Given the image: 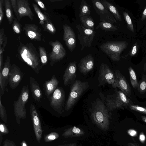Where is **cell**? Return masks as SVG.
<instances>
[{
    "label": "cell",
    "instance_id": "ee69618b",
    "mask_svg": "<svg viewBox=\"0 0 146 146\" xmlns=\"http://www.w3.org/2000/svg\"><path fill=\"white\" fill-rule=\"evenodd\" d=\"M0 130L1 132L4 133H8L7 128L3 124H1L0 125Z\"/></svg>",
    "mask_w": 146,
    "mask_h": 146
},
{
    "label": "cell",
    "instance_id": "7402d4cb",
    "mask_svg": "<svg viewBox=\"0 0 146 146\" xmlns=\"http://www.w3.org/2000/svg\"><path fill=\"white\" fill-rule=\"evenodd\" d=\"M59 83L58 81L54 75L50 80L45 82L43 86L47 97L53 94L57 88Z\"/></svg>",
    "mask_w": 146,
    "mask_h": 146
},
{
    "label": "cell",
    "instance_id": "e575fe53",
    "mask_svg": "<svg viewBox=\"0 0 146 146\" xmlns=\"http://www.w3.org/2000/svg\"><path fill=\"white\" fill-rule=\"evenodd\" d=\"M12 27L14 31L16 33L19 34L21 33V26L17 18L15 17L13 22Z\"/></svg>",
    "mask_w": 146,
    "mask_h": 146
},
{
    "label": "cell",
    "instance_id": "f1b7e54d",
    "mask_svg": "<svg viewBox=\"0 0 146 146\" xmlns=\"http://www.w3.org/2000/svg\"><path fill=\"white\" fill-rule=\"evenodd\" d=\"M128 70L131 85L134 89H137L138 87V82L135 71L131 66L129 68Z\"/></svg>",
    "mask_w": 146,
    "mask_h": 146
},
{
    "label": "cell",
    "instance_id": "d6a6232c",
    "mask_svg": "<svg viewBox=\"0 0 146 146\" xmlns=\"http://www.w3.org/2000/svg\"><path fill=\"white\" fill-rule=\"evenodd\" d=\"M42 27L45 31H47L51 34L54 35L56 32V29L50 19L45 22Z\"/></svg>",
    "mask_w": 146,
    "mask_h": 146
},
{
    "label": "cell",
    "instance_id": "4fadbf2b",
    "mask_svg": "<svg viewBox=\"0 0 146 146\" xmlns=\"http://www.w3.org/2000/svg\"><path fill=\"white\" fill-rule=\"evenodd\" d=\"M23 77V74L19 67L15 64H12L9 73L8 82L10 88L12 90L16 88Z\"/></svg>",
    "mask_w": 146,
    "mask_h": 146
},
{
    "label": "cell",
    "instance_id": "cb8c5ba5",
    "mask_svg": "<svg viewBox=\"0 0 146 146\" xmlns=\"http://www.w3.org/2000/svg\"><path fill=\"white\" fill-rule=\"evenodd\" d=\"M82 25L85 28L94 31L95 22L90 15L84 16L80 17Z\"/></svg>",
    "mask_w": 146,
    "mask_h": 146
},
{
    "label": "cell",
    "instance_id": "bcb514c9",
    "mask_svg": "<svg viewBox=\"0 0 146 146\" xmlns=\"http://www.w3.org/2000/svg\"><path fill=\"white\" fill-rule=\"evenodd\" d=\"M146 18V7L144 9L141 16L142 21H144Z\"/></svg>",
    "mask_w": 146,
    "mask_h": 146
},
{
    "label": "cell",
    "instance_id": "484cf974",
    "mask_svg": "<svg viewBox=\"0 0 146 146\" xmlns=\"http://www.w3.org/2000/svg\"><path fill=\"white\" fill-rule=\"evenodd\" d=\"M101 29L105 32H114L117 29V26L113 24L105 21H102L99 23L96 27L97 30Z\"/></svg>",
    "mask_w": 146,
    "mask_h": 146
},
{
    "label": "cell",
    "instance_id": "9a60e30c",
    "mask_svg": "<svg viewBox=\"0 0 146 146\" xmlns=\"http://www.w3.org/2000/svg\"><path fill=\"white\" fill-rule=\"evenodd\" d=\"M30 111L36 138L39 142L41 138L42 134L41 123L39 115L35 106L33 104H31Z\"/></svg>",
    "mask_w": 146,
    "mask_h": 146
},
{
    "label": "cell",
    "instance_id": "7dc6e473",
    "mask_svg": "<svg viewBox=\"0 0 146 146\" xmlns=\"http://www.w3.org/2000/svg\"><path fill=\"white\" fill-rule=\"evenodd\" d=\"M72 131L75 133H79L80 131L79 128L76 127H74V128L72 129Z\"/></svg>",
    "mask_w": 146,
    "mask_h": 146
},
{
    "label": "cell",
    "instance_id": "f546056e",
    "mask_svg": "<svg viewBox=\"0 0 146 146\" xmlns=\"http://www.w3.org/2000/svg\"><path fill=\"white\" fill-rule=\"evenodd\" d=\"M106 104L108 111H111L119 109L117 103L115 99L107 98L106 100Z\"/></svg>",
    "mask_w": 146,
    "mask_h": 146
},
{
    "label": "cell",
    "instance_id": "8992f818",
    "mask_svg": "<svg viewBox=\"0 0 146 146\" xmlns=\"http://www.w3.org/2000/svg\"><path fill=\"white\" fill-rule=\"evenodd\" d=\"M76 27L78 38L82 46L80 50L82 51L85 48L91 46L96 33L93 30L85 28L82 24H77Z\"/></svg>",
    "mask_w": 146,
    "mask_h": 146
},
{
    "label": "cell",
    "instance_id": "7bdbcfd3",
    "mask_svg": "<svg viewBox=\"0 0 146 146\" xmlns=\"http://www.w3.org/2000/svg\"><path fill=\"white\" fill-rule=\"evenodd\" d=\"M34 1L41 8L44 10L46 11V8L43 3L40 0H35Z\"/></svg>",
    "mask_w": 146,
    "mask_h": 146
},
{
    "label": "cell",
    "instance_id": "2e32d148",
    "mask_svg": "<svg viewBox=\"0 0 146 146\" xmlns=\"http://www.w3.org/2000/svg\"><path fill=\"white\" fill-rule=\"evenodd\" d=\"M76 62H70L66 68L63 76L64 84L68 86L74 81L76 77Z\"/></svg>",
    "mask_w": 146,
    "mask_h": 146
},
{
    "label": "cell",
    "instance_id": "e0dca14e",
    "mask_svg": "<svg viewBox=\"0 0 146 146\" xmlns=\"http://www.w3.org/2000/svg\"><path fill=\"white\" fill-rule=\"evenodd\" d=\"M94 66V60L93 56L89 54L82 58L78 64L81 73L85 75L92 70Z\"/></svg>",
    "mask_w": 146,
    "mask_h": 146
},
{
    "label": "cell",
    "instance_id": "c3c4849f",
    "mask_svg": "<svg viewBox=\"0 0 146 146\" xmlns=\"http://www.w3.org/2000/svg\"><path fill=\"white\" fill-rule=\"evenodd\" d=\"M139 139L141 142H143L145 139V137L143 134H141L139 136Z\"/></svg>",
    "mask_w": 146,
    "mask_h": 146
},
{
    "label": "cell",
    "instance_id": "f5cc1de1",
    "mask_svg": "<svg viewBox=\"0 0 146 146\" xmlns=\"http://www.w3.org/2000/svg\"><path fill=\"white\" fill-rule=\"evenodd\" d=\"M143 69L144 71L146 72V62L144 64Z\"/></svg>",
    "mask_w": 146,
    "mask_h": 146
},
{
    "label": "cell",
    "instance_id": "d6986e66",
    "mask_svg": "<svg viewBox=\"0 0 146 146\" xmlns=\"http://www.w3.org/2000/svg\"><path fill=\"white\" fill-rule=\"evenodd\" d=\"M26 35L31 40H42V34L40 28L34 24H26L23 28Z\"/></svg>",
    "mask_w": 146,
    "mask_h": 146
},
{
    "label": "cell",
    "instance_id": "277c9868",
    "mask_svg": "<svg viewBox=\"0 0 146 146\" xmlns=\"http://www.w3.org/2000/svg\"><path fill=\"white\" fill-rule=\"evenodd\" d=\"M87 82L76 80L70 87V93L66 102L64 110L68 111L74 105L82 94L88 88Z\"/></svg>",
    "mask_w": 146,
    "mask_h": 146
},
{
    "label": "cell",
    "instance_id": "44dd1931",
    "mask_svg": "<svg viewBox=\"0 0 146 146\" xmlns=\"http://www.w3.org/2000/svg\"><path fill=\"white\" fill-rule=\"evenodd\" d=\"M115 99L118 104L119 109H124L133 104V102L121 90L117 92Z\"/></svg>",
    "mask_w": 146,
    "mask_h": 146
},
{
    "label": "cell",
    "instance_id": "8d00e7d4",
    "mask_svg": "<svg viewBox=\"0 0 146 146\" xmlns=\"http://www.w3.org/2000/svg\"><path fill=\"white\" fill-rule=\"evenodd\" d=\"M138 49V44L137 42L135 43L132 46L131 50L129 53L126 55L122 56L123 58H126L129 56H133L135 55L137 53Z\"/></svg>",
    "mask_w": 146,
    "mask_h": 146
},
{
    "label": "cell",
    "instance_id": "3957f363",
    "mask_svg": "<svg viewBox=\"0 0 146 146\" xmlns=\"http://www.w3.org/2000/svg\"><path fill=\"white\" fill-rule=\"evenodd\" d=\"M29 96V90L28 85L23 86L17 100L14 101L13 107L14 113L17 122L19 123L21 119L26 116V104Z\"/></svg>",
    "mask_w": 146,
    "mask_h": 146
},
{
    "label": "cell",
    "instance_id": "83f0119b",
    "mask_svg": "<svg viewBox=\"0 0 146 146\" xmlns=\"http://www.w3.org/2000/svg\"><path fill=\"white\" fill-rule=\"evenodd\" d=\"M32 5L35 12L40 19L39 23L43 27L45 24V22L49 19L48 16L42 13L36 4L33 3Z\"/></svg>",
    "mask_w": 146,
    "mask_h": 146
},
{
    "label": "cell",
    "instance_id": "f6af8a7d",
    "mask_svg": "<svg viewBox=\"0 0 146 146\" xmlns=\"http://www.w3.org/2000/svg\"><path fill=\"white\" fill-rule=\"evenodd\" d=\"M128 134L131 136L134 137L136 136L137 134V132L136 131L132 129H130L128 131Z\"/></svg>",
    "mask_w": 146,
    "mask_h": 146
},
{
    "label": "cell",
    "instance_id": "603a6c76",
    "mask_svg": "<svg viewBox=\"0 0 146 146\" xmlns=\"http://www.w3.org/2000/svg\"><path fill=\"white\" fill-rule=\"evenodd\" d=\"M102 4L111 13L115 19L119 21H122L119 12L116 8L111 3L106 0H100Z\"/></svg>",
    "mask_w": 146,
    "mask_h": 146
},
{
    "label": "cell",
    "instance_id": "7a4b0ae2",
    "mask_svg": "<svg viewBox=\"0 0 146 146\" xmlns=\"http://www.w3.org/2000/svg\"><path fill=\"white\" fill-rule=\"evenodd\" d=\"M128 43L125 41H108L99 46L101 50L113 61H120L121 53L126 48Z\"/></svg>",
    "mask_w": 146,
    "mask_h": 146
},
{
    "label": "cell",
    "instance_id": "f35d334b",
    "mask_svg": "<svg viewBox=\"0 0 146 146\" xmlns=\"http://www.w3.org/2000/svg\"><path fill=\"white\" fill-rule=\"evenodd\" d=\"M10 1L12 9L16 16V18L18 21H19L20 20V19L19 17V13L17 10V0H10Z\"/></svg>",
    "mask_w": 146,
    "mask_h": 146
},
{
    "label": "cell",
    "instance_id": "d4e9b609",
    "mask_svg": "<svg viewBox=\"0 0 146 146\" xmlns=\"http://www.w3.org/2000/svg\"><path fill=\"white\" fill-rule=\"evenodd\" d=\"M91 6L84 0H82L79 7V17L90 15Z\"/></svg>",
    "mask_w": 146,
    "mask_h": 146
},
{
    "label": "cell",
    "instance_id": "f907efd6",
    "mask_svg": "<svg viewBox=\"0 0 146 146\" xmlns=\"http://www.w3.org/2000/svg\"><path fill=\"white\" fill-rule=\"evenodd\" d=\"M22 146H27V145L25 141H23L21 143Z\"/></svg>",
    "mask_w": 146,
    "mask_h": 146
},
{
    "label": "cell",
    "instance_id": "4dcf8cb0",
    "mask_svg": "<svg viewBox=\"0 0 146 146\" xmlns=\"http://www.w3.org/2000/svg\"><path fill=\"white\" fill-rule=\"evenodd\" d=\"M137 90L141 94H143L146 92V75L142 74L141 79L138 82Z\"/></svg>",
    "mask_w": 146,
    "mask_h": 146
},
{
    "label": "cell",
    "instance_id": "ffe728a7",
    "mask_svg": "<svg viewBox=\"0 0 146 146\" xmlns=\"http://www.w3.org/2000/svg\"><path fill=\"white\" fill-rule=\"evenodd\" d=\"M29 79L30 89L32 96L36 101L39 102L42 95L39 84L33 77L30 76Z\"/></svg>",
    "mask_w": 146,
    "mask_h": 146
},
{
    "label": "cell",
    "instance_id": "ba28073f",
    "mask_svg": "<svg viewBox=\"0 0 146 146\" xmlns=\"http://www.w3.org/2000/svg\"><path fill=\"white\" fill-rule=\"evenodd\" d=\"M48 44L52 47V51L49 54V58L50 64L53 66L66 56V52L62 44L58 40L50 41Z\"/></svg>",
    "mask_w": 146,
    "mask_h": 146
},
{
    "label": "cell",
    "instance_id": "b9f144b4",
    "mask_svg": "<svg viewBox=\"0 0 146 146\" xmlns=\"http://www.w3.org/2000/svg\"><path fill=\"white\" fill-rule=\"evenodd\" d=\"M6 36L4 33V28H3L0 30V48L1 47L3 44Z\"/></svg>",
    "mask_w": 146,
    "mask_h": 146
},
{
    "label": "cell",
    "instance_id": "74e56055",
    "mask_svg": "<svg viewBox=\"0 0 146 146\" xmlns=\"http://www.w3.org/2000/svg\"><path fill=\"white\" fill-rule=\"evenodd\" d=\"M128 107L132 110L146 114V108L133 104L130 105Z\"/></svg>",
    "mask_w": 146,
    "mask_h": 146
},
{
    "label": "cell",
    "instance_id": "816d5d0a",
    "mask_svg": "<svg viewBox=\"0 0 146 146\" xmlns=\"http://www.w3.org/2000/svg\"><path fill=\"white\" fill-rule=\"evenodd\" d=\"M129 146H137L132 143H129L128 144Z\"/></svg>",
    "mask_w": 146,
    "mask_h": 146
},
{
    "label": "cell",
    "instance_id": "d590c367",
    "mask_svg": "<svg viewBox=\"0 0 146 146\" xmlns=\"http://www.w3.org/2000/svg\"><path fill=\"white\" fill-rule=\"evenodd\" d=\"M1 95H0V115L1 119L6 122L7 120V114L5 108L1 103Z\"/></svg>",
    "mask_w": 146,
    "mask_h": 146
},
{
    "label": "cell",
    "instance_id": "52a82bcc",
    "mask_svg": "<svg viewBox=\"0 0 146 146\" xmlns=\"http://www.w3.org/2000/svg\"><path fill=\"white\" fill-rule=\"evenodd\" d=\"M98 80L99 86L108 83L111 85L113 88H117L115 72L110 68L106 64L101 63L99 70Z\"/></svg>",
    "mask_w": 146,
    "mask_h": 146
},
{
    "label": "cell",
    "instance_id": "ab89813d",
    "mask_svg": "<svg viewBox=\"0 0 146 146\" xmlns=\"http://www.w3.org/2000/svg\"><path fill=\"white\" fill-rule=\"evenodd\" d=\"M58 137V134L56 133H52L47 135L45 138L46 142H49L54 140Z\"/></svg>",
    "mask_w": 146,
    "mask_h": 146
},
{
    "label": "cell",
    "instance_id": "4316f807",
    "mask_svg": "<svg viewBox=\"0 0 146 146\" xmlns=\"http://www.w3.org/2000/svg\"><path fill=\"white\" fill-rule=\"evenodd\" d=\"M4 5L6 17L9 24H11L15 18L10 1L5 0Z\"/></svg>",
    "mask_w": 146,
    "mask_h": 146
},
{
    "label": "cell",
    "instance_id": "6da1fadb",
    "mask_svg": "<svg viewBox=\"0 0 146 146\" xmlns=\"http://www.w3.org/2000/svg\"><path fill=\"white\" fill-rule=\"evenodd\" d=\"M17 51V57L30 66L36 73L40 72L42 66L39 54L32 43L25 44L20 41Z\"/></svg>",
    "mask_w": 146,
    "mask_h": 146
},
{
    "label": "cell",
    "instance_id": "8fae6325",
    "mask_svg": "<svg viewBox=\"0 0 146 146\" xmlns=\"http://www.w3.org/2000/svg\"><path fill=\"white\" fill-rule=\"evenodd\" d=\"M11 66L10 57L8 55L4 64L3 68L0 71V95L2 96L4 94L5 90H7L6 87L8 83L9 73Z\"/></svg>",
    "mask_w": 146,
    "mask_h": 146
},
{
    "label": "cell",
    "instance_id": "30bf717a",
    "mask_svg": "<svg viewBox=\"0 0 146 146\" xmlns=\"http://www.w3.org/2000/svg\"><path fill=\"white\" fill-rule=\"evenodd\" d=\"M91 1L94 10L99 16L101 22L105 21L112 24L117 23L116 20L100 0H92Z\"/></svg>",
    "mask_w": 146,
    "mask_h": 146
},
{
    "label": "cell",
    "instance_id": "5bb4252c",
    "mask_svg": "<svg viewBox=\"0 0 146 146\" xmlns=\"http://www.w3.org/2000/svg\"><path fill=\"white\" fill-rule=\"evenodd\" d=\"M114 72L116 87L119 88L128 97H130L131 87L125 78L118 70H116Z\"/></svg>",
    "mask_w": 146,
    "mask_h": 146
},
{
    "label": "cell",
    "instance_id": "ac0fdd59",
    "mask_svg": "<svg viewBox=\"0 0 146 146\" xmlns=\"http://www.w3.org/2000/svg\"><path fill=\"white\" fill-rule=\"evenodd\" d=\"M17 10L20 19L24 17H28L33 21L34 14L31 8L30 4L27 0H17Z\"/></svg>",
    "mask_w": 146,
    "mask_h": 146
},
{
    "label": "cell",
    "instance_id": "5b68a950",
    "mask_svg": "<svg viewBox=\"0 0 146 146\" xmlns=\"http://www.w3.org/2000/svg\"><path fill=\"white\" fill-rule=\"evenodd\" d=\"M91 116L94 121L100 125L105 126L108 123V110L100 101H96L95 103L91 113Z\"/></svg>",
    "mask_w": 146,
    "mask_h": 146
},
{
    "label": "cell",
    "instance_id": "7c38bea8",
    "mask_svg": "<svg viewBox=\"0 0 146 146\" xmlns=\"http://www.w3.org/2000/svg\"><path fill=\"white\" fill-rule=\"evenodd\" d=\"M63 39L68 49L72 52L76 47V40L75 32L70 26L64 24Z\"/></svg>",
    "mask_w": 146,
    "mask_h": 146
},
{
    "label": "cell",
    "instance_id": "11a10c76",
    "mask_svg": "<svg viewBox=\"0 0 146 146\" xmlns=\"http://www.w3.org/2000/svg\"><path fill=\"white\" fill-rule=\"evenodd\" d=\"M7 144H6V145L5 144V146H7Z\"/></svg>",
    "mask_w": 146,
    "mask_h": 146
},
{
    "label": "cell",
    "instance_id": "db71d44e",
    "mask_svg": "<svg viewBox=\"0 0 146 146\" xmlns=\"http://www.w3.org/2000/svg\"><path fill=\"white\" fill-rule=\"evenodd\" d=\"M62 0H50V1L51 2H55V1H62Z\"/></svg>",
    "mask_w": 146,
    "mask_h": 146
},
{
    "label": "cell",
    "instance_id": "60d3db41",
    "mask_svg": "<svg viewBox=\"0 0 146 146\" xmlns=\"http://www.w3.org/2000/svg\"><path fill=\"white\" fill-rule=\"evenodd\" d=\"M3 3L4 0H0V25H1L2 21L3 16Z\"/></svg>",
    "mask_w": 146,
    "mask_h": 146
},
{
    "label": "cell",
    "instance_id": "1f68e13d",
    "mask_svg": "<svg viewBox=\"0 0 146 146\" xmlns=\"http://www.w3.org/2000/svg\"><path fill=\"white\" fill-rule=\"evenodd\" d=\"M39 54L42 66L46 65L48 62L46 52L44 48L41 46L38 47Z\"/></svg>",
    "mask_w": 146,
    "mask_h": 146
},
{
    "label": "cell",
    "instance_id": "681fc988",
    "mask_svg": "<svg viewBox=\"0 0 146 146\" xmlns=\"http://www.w3.org/2000/svg\"><path fill=\"white\" fill-rule=\"evenodd\" d=\"M141 117L142 120L144 122L146 123V117L145 116H141Z\"/></svg>",
    "mask_w": 146,
    "mask_h": 146
},
{
    "label": "cell",
    "instance_id": "836d02e7",
    "mask_svg": "<svg viewBox=\"0 0 146 146\" xmlns=\"http://www.w3.org/2000/svg\"><path fill=\"white\" fill-rule=\"evenodd\" d=\"M124 19L127 24V28L131 31L134 32V29L132 22L128 13L124 12L123 13Z\"/></svg>",
    "mask_w": 146,
    "mask_h": 146
},
{
    "label": "cell",
    "instance_id": "9c48e42d",
    "mask_svg": "<svg viewBox=\"0 0 146 146\" xmlns=\"http://www.w3.org/2000/svg\"><path fill=\"white\" fill-rule=\"evenodd\" d=\"M65 98L64 91L62 88L57 87L51 96L50 105L56 111L60 114L62 111Z\"/></svg>",
    "mask_w": 146,
    "mask_h": 146
}]
</instances>
